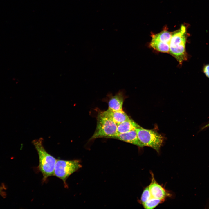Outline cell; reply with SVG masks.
<instances>
[{
  "mask_svg": "<svg viewBox=\"0 0 209 209\" xmlns=\"http://www.w3.org/2000/svg\"><path fill=\"white\" fill-rule=\"evenodd\" d=\"M188 35L186 28L183 25H182L178 30L172 32L169 44V53L180 65L188 58L186 48Z\"/></svg>",
  "mask_w": 209,
  "mask_h": 209,
  "instance_id": "cell-1",
  "label": "cell"
},
{
  "mask_svg": "<svg viewBox=\"0 0 209 209\" xmlns=\"http://www.w3.org/2000/svg\"><path fill=\"white\" fill-rule=\"evenodd\" d=\"M43 139L40 138L33 140V143L37 152L39 157L38 168L43 175L44 181L49 177L54 176V171L57 160L48 153L43 145Z\"/></svg>",
  "mask_w": 209,
  "mask_h": 209,
  "instance_id": "cell-2",
  "label": "cell"
},
{
  "mask_svg": "<svg viewBox=\"0 0 209 209\" xmlns=\"http://www.w3.org/2000/svg\"><path fill=\"white\" fill-rule=\"evenodd\" d=\"M96 129L89 140L100 138H111L117 134V125L110 119L103 115L100 111L97 118Z\"/></svg>",
  "mask_w": 209,
  "mask_h": 209,
  "instance_id": "cell-3",
  "label": "cell"
},
{
  "mask_svg": "<svg viewBox=\"0 0 209 209\" xmlns=\"http://www.w3.org/2000/svg\"><path fill=\"white\" fill-rule=\"evenodd\" d=\"M81 167L78 160L57 159L55 165L54 175L62 179L65 186H67L66 183L67 179Z\"/></svg>",
  "mask_w": 209,
  "mask_h": 209,
  "instance_id": "cell-4",
  "label": "cell"
},
{
  "mask_svg": "<svg viewBox=\"0 0 209 209\" xmlns=\"http://www.w3.org/2000/svg\"><path fill=\"white\" fill-rule=\"evenodd\" d=\"M135 130L139 140L144 146L150 147L159 152L164 140L161 134L154 131L146 129L140 126Z\"/></svg>",
  "mask_w": 209,
  "mask_h": 209,
  "instance_id": "cell-5",
  "label": "cell"
},
{
  "mask_svg": "<svg viewBox=\"0 0 209 209\" xmlns=\"http://www.w3.org/2000/svg\"><path fill=\"white\" fill-rule=\"evenodd\" d=\"M172 32L165 27L162 31L156 34L152 33L149 46L157 51L169 53V44Z\"/></svg>",
  "mask_w": 209,
  "mask_h": 209,
  "instance_id": "cell-6",
  "label": "cell"
},
{
  "mask_svg": "<svg viewBox=\"0 0 209 209\" xmlns=\"http://www.w3.org/2000/svg\"><path fill=\"white\" fill-rule=\"evenodd\" d=\"M109 99L108 102V109L112 111L122 110L125 99L124 91L120 90L114 96L108 95Z\"/></svg>",
  "mask_w": 209,
  "mask_h": 209,
  "instance_id": "cell-7",
  "label": "cell"
},
{
  "mask_svg": "<svg viewBox=\"0 0 209 209\" xmlns=\"http://www.w3.org/2000/svg\"><path fill=\"white\" fill-rule=\"evenodd\" d=\"M111 138L117 139L138 146L142 147L144 146L139 140L135 130L124 133L117 134Z\"/></svg>",
  "mask_w": 209,
  "mask_h": 209,
  "instance_id": "cell-8",
  "label": "cell"
},
{
  "mask_svg": "<svg viewBox=\"0 0 209 209\" xmlns=\"http://www.w3.org/2000/svg\"><path fill=\"white\" fill-rule=\"evenodd\" d=\"M152 180L149 186V190L152 197L164 200L169 195L165 190L155 181L153 174H152Z\"/></svg>",
  "mask_w": 209,
  "mask_h": 209,
  "instance_id": "cell-9",
  "label": "cell"
},
{
  "mask_svg": "<svg viewBox=\"0 0 209 209\" xmlns=\"http://www.w3.org/2000/svg\"><path fill=\"white\" fill-rule=\"evenodd\" d=\"M100 112L103 115L112 120L117 125L130 118L122 109L112 111L108 109L105 111Z\"/></svg>",
  "mask_w": 209,
  "mask_h": 209,
  "instance_id": "cell-10",
  "label": "cell"
},
{
  "mask_svg": "<svg viewBox=\"0 0 209 209\" xmlns=\"http://www.w3.org/2000/svg\"><path fill=\"white\" fill-rule=\"evenodd\" d=\"M140 126L132 119H129L117 125V134L126 133Z\"/></svg>",
  "mask_w": 209,
  "mask_h": 209,
  "instance_id": "cell-11",
  "label": "cell"
},
{
  "mask_svg": "<svg viewBox=\"0 0 209 209\" xmlns=\"http://www.w3.org/2000/svg\"><path fill=\"white\" fill-rule=\"evenodd\" d=\"M163 199L151 197L143 204L144 208L146 209H152L156 207L162 202Z\"/></svg>",
  "mask_w": 209,
  "mask_h": 209,
  "instance_id": "cell-12",
  "label": "cell"
},
{
  "mask_svg": "<svg viewBox=\"0 0 209 209\" xmlns=\"http://www.w3.org/2000/svg\"><path fill=\"white\" fill-rule=\"evenodd\" d=\"M152 197L149 189V186L146 187L143 191L141 198V201L143 204Z\"/></svg>",
  "mask_w": 209,
  "mask_h": 209,
  "instance_id": "cell-13",
  "label": "cell"
},
{
  "mask_svg": "<svg viewBox=\"0 0 209 209\" xmlns=\"http://www.w3.org/2000/svg\"><path fill=\"white\" fill-rule=\"evenodd\" d=\"M203 71L206 76L209 78V64L204 66Z\"/></svg>",
  "mask_w": 209,
  "mask_h": 209,
  "instance_id": "cell-14",
  "label": "cell"
},
{
  "mask_svg": "<svg viewBox=\"0 0 209 209\" xmlns=\"http://www.w3.org/2000/svg\"><path fill=\"white\" fill-rule=\"evenodd\" d=\"M209 127V122L206 125L203 126L201 128V129L203 130L205 128Z\"/></svg>",
  "mask_w": 209,
  "mask_h": 209,
  "instance_id": "cell-15",
  "label": "cell"
},
{
  "mask_svg": "<svg viewBox=\"0 0 209 209\" xmlns=\"http://www.w3.org/2000/svg\"><path fill=\"white\" fill-rule=\"evenodd\" d=\"M3 188L2 187H0V194H1V193H2V191L3 189Z\"/></svg>",
  "mask_w": 209,
  "mask_h": 209,
  "instance_id": "cell-16",
  "label": "cell"
}]
</instances>
